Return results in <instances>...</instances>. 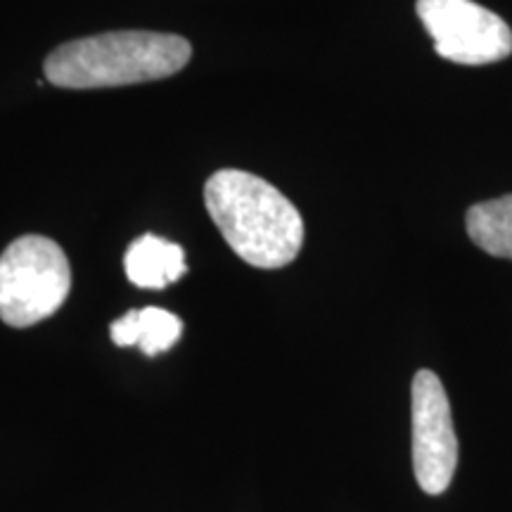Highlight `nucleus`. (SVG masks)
<instances>
[{
  "instance_id": "nucleus-1",
  "label": "nucleus",
  "mask_w": 512,
  "mask_h": 512,
  "mask_svg": "<svg viewBox=\"0 0 512 512\" xmlns=\"http://www.w3.org/2000/svg\"><path fill=\"white\" fill-rule=\"evenodd\" d=\"M204 204L230 249L256 268H283L304 247V221L275 185L240 169L204 183Z\"/></svg>"
},
{
  "instance_id": "nucleus-2",
  "label": "nucleus",
  "mask_w": 512,
  "mask_h": 512,
  "mask_svg": "<svg viewBox=\"0 0 512 512\" xmlns=\"http://www.w3.org/2000/svg\"><path fill=\"white\" fill-rule=\"evenodd\" d=\"M192 57L188 38L159 31H107L62 43L46 57V79L57 88L133 86L169 79Z\"/></svg>"
},
{
  "instance_id": "nucleus-3",
  "label": "nucleus",
  "mask_w": 512,
  "mask_h": 512,
  "mask_svg": "<svg viewBox=\"0 0 512 512\" xmlns=\"http://www.w3.org/2000/svg\"><path fill=\"white\" fill-rule=\"evenodd\" d=\"M72 292V266L55 240L22 235L0 254V320L31 328L55 316Z\"/></svg>"
},
{
  "instance_id": "nucleus-4",
  "label": "nucleus",
  "mask_w": 512,
  "mask_h": 512,
  "mask_svg": "<svg viewBox=\"0 0 512 512\" xmlns=\"http://www.w3.org/2000/svg\"><path fill=\"white\" fill-rule=\"evenodd\" d=\"M415 10L437 55L448 62L479 67L512 55V29L484 5L472 0H418Z\"/></svg>"
},
{
  "instance_id": "nucleus-5",
  "label": "nucleus",
  "mask_w": 512,
  "mask_h": 512,
  "mask_svg": "<svg viewBox=\"0 0 512 512\" xmlns=\"http://www.w3.org/2000/svg\"><path fill=\"white\" fill-rule=\"evenodd\" d=\"M413 408V470L420 489L444 494L458 467V437L453 430L451 403L439 375L418 370L411 387Z\"/></svg>"
},
{
  "instance_id": "nucleus-6",
  "label": "nucleus",
  "mask_w": 512,
  "mask_h": 512,
  "mask_svg": "<svg viewBox=\"0 0 512 512\" xmlns=\"http://www.w3.org/2000/svg\"><path fill=\"white\" fill-rule=\"evenodd\" d=\"M126 278L143 290H164L166 285L181 280L188 273L181 245L159 235L145 233L131 242L124 254Z\"/></svg>"
},
{
  "instance_id": "nucleus-7",
  "label": "nucleus",
  "mask_w": 512,
  "mask_h": 512,
  "mask_svg": "<svg viewBox=\"0 0 512 512\" xmlns=\"http://www.w3.org/2000/svg\"><path fill=\"white\" fill-rule=\"evenodd\" d=\"M110 335L117 347H138L145 356H157L176 347L183 335V323L176 313L145 306L114 320Z\"/></svg>"
},
{
  "instance_id": "nucleus-8",
  "label": "nucleus",
  "mask_w": 512,
  "mask_h": 512,
  "mask_svg": "<svg viewBox=\"0 0 512 512\" xmlns=\"http://www.w3.org/2000/svg\"><path fill=\"white\" fill-rule=\"evenodd\" d=\"M465 230L486 254L512 261V195L479 202L467 209Z\"/></svg>"
}]
</instances>
